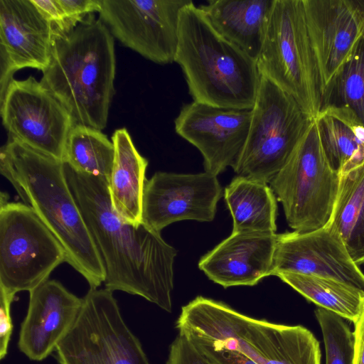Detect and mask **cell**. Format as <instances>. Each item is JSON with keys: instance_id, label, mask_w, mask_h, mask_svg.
Segmentation results:
<instances>
[{"instance_id": "cell-15", "label": "cell", "mask_w": 364, "mask_h": 364, "mask_svg": "<svg viewBox=\"0 0 364 364\" xmlns=\"http://www.w3.org/2000/svg\"><path fill=\"white\" fill-rule=\"evenodd\" d=\"M252 109L217 107L193 102L184 104L174 120L176 132L196 147L205 171L218 176L236 166L245 147Z\"/></svg>"}, {"instance_id": "cell-3", "label": "cell", "mask_w": 364, "mask_h": 364, "mask_svg": "<svg viewBox=\"0 0 364 364\" xmlns=\"http://www.w3.org/2000/svg\"><path fill=\"white\" fill-rule=\"evenodd\" d=\"M115 73L114 37L91 14L68 33L53 30L50 60L41 82L76 124L102 131L115 92Z\"/></svg>"}, {"instance_id": "cell-28", "label": "cell", "mask_w": 364, "mask_h": 364, "mask_svg": "<svg viewBox=\"0 0 364 364\" xmlns=\"http://www.w3.org/2000/svg\"><path fill=\"white\" fill-rule=\"evenodd\" d=\"M315 316L323 335L326 364H353L354 334L344 318L321 307Z\"/></svg>"}, {"instance_id": "cell-33", "label": "cell", "mask_w": 364, "mask_h": 364, "mask_svg": "<svg viewBox=\"0 0 364 364\" xmlns=\"http://www.w3.org/2000/svg\"><path fill=\"white\" fill-rule=\"evenodd\" d=\"M43 16L52 23L53 30L68 33L69 28L66 15L58 0H31Z\"/></svg>"}, {"instance_id": "cell-26", "label": "cell", "mask_w": 364, "mask_h": 364, "mask_svg": "<svg viewBox=\"0 0 364 364\" xmlns=\"http://www.w3.org/2000/svg\"><path fill=\"white\" fill-rule=\"evenodd\" d=\"M114 159L112 141L102 131L75 124L66 141L63 162L75 171L110 180Z\"/></svg>"}, {"instance_id": "cell-19", "label": "cell", "mask_w": 364, "mask_h": 364, "mask_svg": "<svg viewBox=\"0 0 364 364\" xmlns=\"http://www.w3.org/2000/svg\"><path fill=\"white\" fill-rule=\"evenodd\" d=\"M277 233L238 232L203 256L198 267L224 288L255 286L271 276Z\"/></svg>"}, {"instance_id": "cell-12", "label": "cell", "mask_w": 364, "mask_h": 364, "mask_svg": "<svg viewBox=\"0 0 364 364\" xmlns=\"http://www.w3.org/2000/svg\"><path fill=\"white\" fill-rule=\"evenodd\" d=\"M191 0H101L100 18L122 45L158 64L175 62L181 9Z\"/></svg>"}, {"instance_id": "cell-8", "label": "cell", "mask_w": 364, "mask_h": 364, "mask_svg": "<svg viewBox=\"0 0 364 364\" xmlns=\"http://www.w3.org/2000/svg\"><path fill=\"white\" fill-rule=\"evenodd\" d=\"M237 176L269 183L284 166L313 119L289 94L264 77L253 108Z\"/></svg>"}, {"instance_id": "cell-29", "label": "cell", "mask_w": 364, "mask_h": 364, "mask_svg": "<svg viewBox=\"0 0 364 364\" xmlns=\"http://www.w3.org/2000/svg\"><path fill=\"white\" fill-rule=\"evenodd\" d=\"M183 337L193 344L209 364H257L238 351L228 349L196 336Z\"/></svg>"}, {"instance_id": "cell-9", "label": "cell", "mask_w": 364, "mask_h": 364, "mask_svg": "<svg viewBox=\"0 0 364 364\" xmlns=\"http://www.w3.org/2000/svg\"><path fill=\"white\" fill-rule=\"evenodd\" d=\"M66 262L64 248L35 212L1 193L0 289L30 292Z\"/></svg>"}, {"instance_id": "cell-13", "label": "cell", "mask_w": 364, "mask_h": 364, "mask_svg": "<svg viewBox=\"0 0 364 364\" xmlns=\"http://www.w3.org/2000/svg\"><path fill=\"white\" fill-rule=\"evenodd\" d=\"M303 3L323 106L336 78L363 39L364 1L303 0Z\"/></svg>"}, {"instance_id": "cell-21", "label": "cell", "mask_w": 364, "mask_h": 364, "mask_svg": "<svg viewBox=\"0 0 364 364\" xmlns=\"http://www.w3.org/2000/svg\"><path fill=\"white\" fill-rule=\"evenodd\" d=\"M114 159L109 190L112 205L122 221L138 225L141 221L145 175L149 164L135 147L126 128L112 136Z\"/></svg>"}, {"instance_id": "cell-30", "label": "cell", "mask_w": 364, "mask_h": 364, "mask_svg": "<svg viewBox=\"0 0 364 364\" xmlns=\"http://www.w3.org/2000/svg\"><path fill=\"white\" fill-rule=\"evenodd\" d=\"M166 364H209L193 344L178 334L169 346Z\"/></svg>"}, {"instance_id": "cell-6", "label": "cell", "mask_w": 364, "mask_h": 364, "mask_svg": "<svg viewBox=\"0 0 364 364\" xmlns=\"http://www.w3.org/2000/svg\"><path fill=\"white\" fill-rule=\"evenodd\" d=\"M260 76L291 96L310 118L323 107L303 0H274L256 60Z\"/></svg>"}, {"instance_id": "cell-27", "label": "cell", "mask_w": 364, "mask_h": 364, "mask_svg": "<svg viewBox=\"0 0 364 364\" xmlns=\"http://www.w3.org/2000/svg\"><path fill=\"white\" fill-rule=\"evenodd\" d=\"M328 104L350 108L364 124V39L336 80L323 106Z\"/></svg>"}, {"instance_id": "cell-23", "label": "cell", "mask_w": 364, "mask_h": 364, "mask_svg": "<svg viewBox=\"0 0 364 364\" xmlns=\"http://www.w3.org/2000/svg\"><path fill=\"white\" fill-rule=\"evenodd\" d=\"M224 198L233 220V232L276 233L277 200L269 183L236 176Z\"/></svg>"}, {"instance_id": "cell-35", "label": "cell", "mask_w": 364, "mask_h": 364, "mask_svg": "<svg viewBox=\"0 0 364 364\" xmlns=\"http://www.w3.org/2000/svg\"><path fill=\"white\" fill-rule=\"evenodd\" d=\"M363 38L364 39V33H363Z\"/></svg>"}, {"instance_id": "cell-4", "label": "cell", "mask_w": 364, "mask_h": 364, "mask_svg": "<svg viewBox=\"0 0 364 364\" xmlns=\"http://www.w3.org/2000/svg\"><path fill=\"white\" fill-rule=\"evenodd\" d=\"M175 62L193 102L252 109L260 82L256 61L222 36L191 1L181 11Z\"/></svg>"}, {"instance_id": "cell-24", "label": "cell", "mask_w": 364, "mask_h": 364, "mask_svg": "<svg viewBox=\"0 0 364 364\" xmlns=\"http://www.w3.org/2000/svg\"><path fill=\"white\" fill-rule=\"evenodd\" d=\"M328 225L342 240L353 262L364 263V165L341 176Z\"/></svg>"}, {"instance_id": "cell-20", "label": "cell", "mask_w": 364, "mask_h": 364, "mask_svg": "<svg viewBox=\"0 0 364 364\" xmlns=\"http://www.w3.org/2000/svg\"><path fill=\"white\" fill-rule=\"evenodd\" d=\"M274 0H210L199 7L225 38L255 61Z\"/></svg>"}, {"instance_id": "cell-34", "label": "cell", "mask_w": 364, "mask_h": 364, "mask_svg": "<svg viewBox=\"0 0 364 364\" xmlns=\"http://www.w3.org/2000/svg\"><path fill=\"white\" fill-rule=\"evenodd\" d=\"M354 323V353L353 364H364V308Z\"/></svg>"}, {"instance_id": "cell-2", "label": "cell", "mask_w": 364, "mask_h": 364, "mask_svg": "<svg viewBox=\"0 0 364 364\" xmlns=\"http://www.w3.org/2000/svg\"><path fill=\"white\" fill-rule=\"evenodd\" d=\"M0 173L62 245L66 262L99 288L106 274L68 186L64 163L9 138L0 149Z\"/></svg>"}, {"instance_id": "cell-16", "label": "cell", "mask_w": 364, "mask_h": 364, "mask_svg": "<svg viewBox=\"0 0 364 364\" xmlns=\"http://www.w3.org/2000/svg\"><path fill=\"white\" fill-rule=\"evenodd\" d=\"M288 272L327 278L364 293V274L341 237L328 227L277 234L271 276Z\"/></svg>"}, {"instance_id": "cell-10", "label": "cell", "mask_w": 364, "mask_h": 364, "mask_svg": "<svg viewBox=\"0 0 364 364\" xmlns=\"http://www.w3.org/2000/svg\"><path fill=\"white\" fill-rule=\"evenodd\" d=\"M54 353L58 364H151L106 288L90 289L82 297L74 326Z\"/></svg>"}, {"instance_id": "cell-5", "label": "cell", "mask_w": 364, "mask_h": 364, "mask_svg": "<svg viewBox=\"0 0 364 364\" xmlns=\"http://www.w3.org/2000/svg\"><path fill=\"white\" fill-rule=\"evenodd\" d=\"M175 328L181 336L238 351L257 364H321L319 342L306 328L252 318L202 296L181 307Z\"/></svg>"}, {"instance_id": "cell-31", "label": "cell", "mask_w": 364, "mask_h": 364, "mask_svg": "<svg viewBox=\"0 0 364 364\" xmlns=\"http://www.w3.org/2000/svg\"><path fill=\"white\" fill-rule=\"evenodd\" d=\"M16 295L0 289V359L8 353L9 345L13 333L11 305Z\"/></svg>"}, {"instance_id": "cell-32", "label": "cell", "mask_w": 364, "mask_h": 364, "mask_svg": "<svg viewBox=\"0 0 364 364\" xmlns=\"http://www.w3.org/2000/svg\"><path fill=\"white\" fill-rule=\"evenodd\" d=\"M63 8L70 30L86 16L101 11V0H58Z\"/></svg>"}, {"instance_id": "cell-25", "label": "cell", "mask_w": 364, "mask_h": 364, "mask_svg": "<svg viewBox=\"0 0 364 364\" xmlns=\"http://www.w3.org/2000/svg\"><path fill=\"white\" fill-rule=\"evenodd\" d=\"M276 276L318 307L353 323L364 308V293L343 282L288 272Z\"/></svg>"}, {"instance_id": "cell-22", "label": "cell", "mask_w": 364, "mask_h": 364, "mask_svg": "<svg viewBox=\"0 0 364 364\" xmlns=\"http://www.w3.org/2000/svg\"><path fill=\"white\" fill-rule=\"evenodd\" d=\"M322 146L341 176L364 165V124L344 105L328 104L316 116Z\"/></svg>"}, {"instance_id": "cell-1", "label": "cell", "mask_w": 364, "mask_h": 364, "mask_svg": "<svg viewBox=\"0 0 364 364\" xmlns=\"http://www.w3.org/2000/svg\"><path fill=\"white\" fill-rule=\"evenodd\" d=\"M64 172L102 259L105 288L139 296L171 313L176 250L144 223L122 220L112 205L107 179L65 163Z\"/></svg>"}, {"instance_id": "cell-11", "label": "cell", "mask_w": 364, "mask_h": 364, "mask_svg": "<svg viewBox=\"0 0 364 364\" xmlns=\"http://www.w3.org/2000/svg\"><path fill=\"white\" fill-rule=\"evenodd\" d=\"M2 124L9 138L49 156L63 160L73 117L41 81L13 79L0 100Z\"/></svg>"}, {"instance_id": "cell-14", "label": "cell", "mask_w": 364, "mask_h": 364, "mask_svg": "<svg viewBox=\"0 0 364 364\" xmlns=\"http://www.w3.org/2000/svg\"><path fill=\"white\" fill-rule=\"evenodd\" d=\"M218 176L158 171L144 183L141 221L160 232L181 220L210 222L222 195Z\"/></svg>"}, {"instance_id": "cell-18", "label": "cell", "mask_w": 364, "mask_h": 364, "mask_svg": "<svg viewBox=\"0 0 364 364\" xmlns=\"http://www.w3.org/2000/svg\"><path fill=\"white\" fill-rule=\"evenodd\" d=\"M82 306V298L55 279L31 291L19 331V350L33 361L46 359L73 328Z\"/></svg>"}, {"instance_id": "cell-7", "label": "cell", "mask_w": 364, "mask_h": 364, "mask_svg": "<svg viewBox=\"0 0 364 364\" xmlns=\"http://www.w3.org/2000/svg\"><path fill=\"white\" fill-rule=\"evenodd\" d=\"M341 177L328 163L314 118L269 184L282 205L289 226L294 231L307 232L329 223Z\"/></svg>"}, {"instance_id": "cell-17", "label": "cell", "mask_w": 364, "mask_h": 364, "mask_svg": "<svg viewBox=\"0 0 364 364\" xmlns=\"http://www.w3.org/2000/svg\"><path fill=\"white\" fill-rule=\"evenodd\" d=\"M53 43V25L31 0H0V100L16 71L48 68Z\"/></svg>"}]
</instances>
